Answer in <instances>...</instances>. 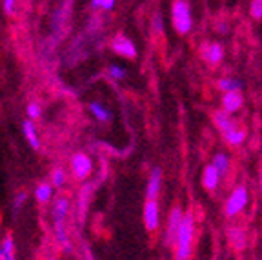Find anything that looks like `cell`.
Listing matches in <instances>:
<instances>
[{"instance_id":"32","label":"cell","mask_w":262,"mask_h":260,"mask_svg":"<svg viewBox=\"0 0 262 260\" xmlns=\"http://www.w3.org/2000/svg\"><path fill=\"white\" fill-rule=\"evenodd\" d=\"M51 260H58V258H51Z\"/></svg>"},{"instance_id":"18","label":"cell","mask_w":262,"mask_h":260,"mask_svg":"<svg viewBox=\"0 0 262 260\" xmlns=\"http://www.w3.org/2000/svg\"><path fill=\"white\" fill-rule=\"evenodd\" d=\"M0 260H16L15 240H13V236L9 233L0 240Z\"/></svg>"},{"instance_id":"5","label":"cell","mask_w":262,"mask_h":260,"mask_svg":"<svg viewBox=\"0 0 262 260\" xmlns=\"http://www.w3.org/2000/svg\"><path fill=\"white\" fill-rule=\"evenodd\" d=\"M199 55L209 66V68H219L226 57V49L222 42H202L199 46Z\"/></svg>"},{"instance_id":"13","label":"cell","mask_w":262,"mask_h":260,"mask_svg":"<svg viewBox=\"0 0 262 260\" xmlns=\"http://www.w3.org/2000/svg\"><path fill=\"white\" fill-rule=\"evenodd\" d=\"M221 173H219V169L213 164H208V166L204 167V171H202V187H204L206 191L213 193L217 191L219 184H221Z\"/></svg>"},{"instance_id":"25","label":"cell","mask_w":262,"mask_h":260,"mask_svg":"<svg viewBox=\"0 0 262 260\" xmlns=\"http://www.w3.org/2000/svg\"><path fill=\"white\" fill-rule=\"evenodd\" d=\"M90 4L97 11H111L117 6V0H90Z\"/></svg>"},{"instance_id":"12","label":"cell","mask_w":262,"mask_h":260,"mask_svg":"<svg viewBox=\"0 0 262 260\" xmlns=\"http://www.w3.org/2000/svg\"><path fill=\"white\" fill-rule=\"evenodd\" d=\"M71 202L66 195H58L53 199V209H51V216L53 222H66L68 215H70Z\"/></svg>"},{"instance_id":"23","label":"cell","mask_w":262,"mask_h":260,"mask_svg":"<svg viewBox=\"0 0 262 260\" xmlns=\"http://www.w3.org/2000/svg\"><path fill=\"white\" fill-rule=\"evenodd\" d=\"M107 75H110L113 80L120 82V80H124V78H126L127 71H126V68H124V66H120V64H110V66H107Z\"/></svg>"},{"instance_id":"9","label":"cell","mask_w":262,"mask_h":260,"mask_svg":"<svg viewBox=\"0 0 262 260\" xmlns=\"http://www.w3.org/2000/svg\"><path fill=\"white\" fill-rule=\"evenodd\" d=\"M182 216H184V211H182V207H180V206H175L171 211H169L168 222H166V231H164V236H162V242L166 246L175 244L177 231H179V228H180Z\"/></svg>"},{"instance_id":"29","label":"cell","mask_w":262,"mask_h":260,"mask_svg":"<svg viewBox=\"0 0 262 260\" xmlns=\"http://www.w3.org/2000/svg\"><path fill=\"white\" fill-rule=\"evenodd\" d=\"M16 2L18 0H2V11H4L6 16H11L16 9Z\"/></svg>"},{"instance_id":"10","label":"cell","mask_w":262,"mask_h":260,"mask_svg":"<svg viewBox=\"0 0 262 260\" xmlns=\"http://www.w3.org/2000/svg\"><path fill=\"white\" fill-rule=\"evenodd\" d=\"M222 110L228 111L229 115H235L242 110L244 106V97H242L241 90H231V91H224L221 98Z\"/></svg>"},{"instance_id":"26","label":"cell","mask_w":262,"mask_h":260,"mask_svg":"<svg viewBox=\"0 0 262 260\" xmlns=\"http://www.w3.org/2000/svg\"><path fill=\"white\" fill-rule=\"evenodd\" d=\"M250 16L253 20H262V0H251L250 2Z\"/></svg>"},{"instance_id":"24","label":"cell","mask_w":262,"mask_h":260,"mask_svg":"<svg viewBox=\"0 0 262 260\" xmlns=\"http://www.w3.org/2000/svg\"><path fill=\"white\" fill-rule=\"evenodd\" d=\"M29 195L26 191H18L15 193V197H13V202H11V209L13 213H18L22 209V207L26 206V202H28Z\"/></svg>"},{"instance_id":"16","label":"cell","mask_w":262,"mask_h":260,"mask_svg":"<svg viewBox=\"0 0 262 260\" xmlns=\"http://www.w3.org/2000/svg\"><path fill=\"white\" fill-rule=\"evenodd\" d=\"M53 191H55V187L49 182H40L35 187V199H37V202L42 204V206H48L49 202H53Z\"/></svg>"},{"instance_id":"11","label":"cell","mask_w":262,"mask_h":260,"mask_svg":"<svg viewBox=\"0 0 262 260\" xmlns=\"http://www.w3.org/2000/svg\"><path fill=\"white\" fill-rule=\"evenodd\" d=\"M160 189H162V169L159 166L153 167L146 182V199H159Z\"/></svg>"},{"instance_id":"1","label":"cell","mask_w":262,"mask_h":260,"mask_svg":"<svg viewBox=\"0 0 262 260\" xmlns=\"http://www.w3.org/2000/svg\"><path fill=\"white\" fill-rule=\"evenodd\" d=\"M195 215L193 211L184 213L182 216V222H180V228L177 231V239H175V253H173V258L175 260H189L193 255V242H195Z\"/></svg>"},{"instance_id":"14","label":"cell","mask_w":262,"mask_h":260,"mask_svg":"<svg viewBox=\"0 0 262 260\" xmlns=\"http://www.w3.org/2000/svg\"><path fill=\"white\" fill-rule=\"evenodd\" d=\"M22 133H24L26 142L29 144V147H31L33 151L40 149V137H38L37 127H35V120L26 118L24 122H22Z\"/></svg>"},{"instance_id":"30","label":"cell","mask_w":262,"mask_h":260,"mask_svg":"<svg viewBox=\"0 0 262 260\" xmlns=\"http://www.w3.org/2000/svg\"><path fill=\"white\" fill-rule=\"evenodd\" d=\"M217 29H219V33H228L229 24H228V22H224V20H221V22H217Z\"/></svg>"},{"instance_id":"28","label":"cell","mask_w":262,"mask_h":260,"mask_svg":"<svg viewBox=\"0 0 262 260\" xmlns=\"http://www.w3.org/2000/svg\"><path fill=\"white\" fill-rule=\"evenodd\" d=\"M151 31L155 35H162L164 33V18H162V13H155L151 16Z\"/></svg>"},{"instance_id":"19","label":"cell","mask_w":262,"mask_h":260,"mask_svg":"<svg viewBox=\"0 0 262 260\" xmlns=\"http://www.w3.org/2000/svg\"><path fill=\"white\" fill-rule=\"evenodd\" d=\"M88 110H90V113L93 115V118L98 120V122L106 124L111 120V111L104 104H100V102H91L90 106H88Z\"/></svg>"},{"instance_id":"2","label":"cell","mask_w":262,"mask_h":260,"mask_svg":"<svg viewBox=\"0 0 262 260\" xmlns=\"http://www.w3.org/2000/svg\"><path fill=\"white\" fill-rule=\"evenodd\" d=\"M213 124L219 129V133L222 135L226 142L231 147H238L244 144L246 140V131L237 124V120L233 118V115H229L228 111L219 110L213 113Z\"/></svg>"},{"instance_id":"27","label":"cell","mask_w":262,"mask_h":260,"mask_svg":"<svg viewBox=\"0 0 262 260\" xmlns=\"http://www.w3.org/2000/svg\"><path fill=\"white\" fill-rule=\"evenodd\" d=\"M26 115H28V118H31V120H38V118L42 117L40 104H37V102H29L28 107H26Z\"/></svg>"},{"instance_id":"31","label":"cell","mask_w":262,"mask_h":260,"mask_svg":"<svg viewBox=\"0 0 262 260\" xmlns=\"http://www.w3.org/2000/svg\"><path fill=\"white\" fill-rule=\"evenodd\" d=\"M258 182H260V191H262V171H260V180H258Z\"/></svg>"},{"instance_id":"7","label":"cell","mask_w":262,"mask_h":260,"mask_svg":"<svg viewBox=\"0 0 262 260\" xmlns=\"http://www.w3.org/2000/svg\"><path fill=\"white\" fill-rule=\"evenodd\" d=\"M110 48H111V51H113V53L117 55V57L129 58V60L137 58V55H139L135 42L131 40L129 37H126V35H122V33H119L117 37H113V40H111Z\"/></svg>"},{"instance_id":"3","label":"cell","mask_w":262,"mask_h":260,"mask_svg":"<svg viewBox=\"0 0 262 260\" xmlns=\"http://www.w3.org/2000/svg\"><path fill=\"white\" fill-rule=\"evenodd\" d=\"M171 26L180 37H186L193 31V11L189 0H173Z\"/></svg>"},{"instance_id":"8","label":"cell","mask_w":262,"mask_h":260,"mask_svg":"<svg viewBox=\"0 0 262 260\" xmlns=\"http://www.w3.org/2000/svg\"><path fill=\"white\" fill-rule=\"evenodd\" d=\"M142 219H144V228L147 233H155L160 226V209L159 202L155 199H146L142 209Z\"/></svg>"},{"instance_id":"17","label":"cell","mask_w":262,"mask_h":260,"mask_svg":"<svg viewBox=\"0 0 262 260\" xmlns=\"http://www.w3.org/2000/svg\"><path fill=\"white\" fill-rule=\"evenodd\" d=\"M213 166L217 167L221 177H226L231 169V159H229V155L224 153V151H217V153L213 155Z\"/></svg>"},{"instance_id":"4","label":"cell","mask_w":262,"mask_h":260,"mask_svg":"<svg viewBox=\"0 0 262 260\" xmlns=\"http://www.w3.org/2000/svg\"><path fill=\"white\" fill-rule=\"evenodd\" d=\"M248 200H250V193H248V187L246 186H237L233 191L229 193V197L226 199L224 204V215L228 219H235L248 206Z\"/></svg>"},{"instance_id":"21","label":"cell","mask_w":262,"mask_h":260,"mask_svg":"<svg viewBox=\"0 0 262 260\" xmlns=\"http://www.w3.org/2000/svg\"><path fill=\"white\" fill-rule=\"evenodd\" d=\"M217 88L222 93H224V91H231V90H242V80H238V78H235V77H222V78H219Z\"/></svg>"},{"instance_id":"20","label":"cell","mask_w":262,"mask_h":260,"mask_svg":"<svg viewBox=\"0 0 262 260\" xmlns=\"http://www.w3.org/2000/svg\"><path fill=\"white\" fill-rule=\"evenodd\" d=\"M53 229L58 244L64 248V251H70L71 242H70V236H68V229H66V222H53Z\"/></svg>"},{"instance_id":"22","label":"cell","mask_w":262,"mask_h":260,"mask_svg":"<svg viewBox=\"0 0 262 260\" xmlns=\"http://www.w3.org/2000/svg\"><path fill=\"white\" fill-rule=\"evenodd\" d=\"M49 180H51V186L55 187V189H62V187L66 186V182H68V175H66V171L62 169V167H55L53 171H51V175H49Z\"/></svg>"},{"instance_id":"6","label":"cell","mask_w":262,"mask_h":260,"mask_svg":"<svg viewBox=\"0 0 262 260\" xmlns=\"http://www.w3.org/2000/svg\"><path fill=\"white\" fill-rule=\"evenodd\" d=\"M70 169L77 180H86L93 173V160L84 151H77L71 155L70 159Z\"/></svg>"},{"instance_id":"15","label":"cell","mask_w":262,"mask_h":260,"mask_svg":"<svg viewBox=\"0 0 262 260\" xmlns=\"http://www.w3.org/2000/svg\"><path fill=\"white\" fill-rule=\"evenodd\" d=\"M228 240L229 244L233 246V249L242 251L248 246V235L241 226H229L228 228Z\"/></svg>"}]
</instances>
